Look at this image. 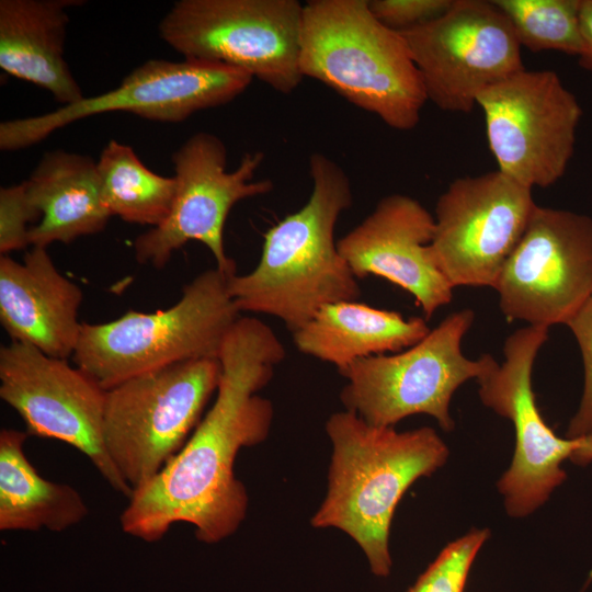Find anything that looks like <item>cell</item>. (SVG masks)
I'll list each match as a JSON object with an SVG mask.
<instances>
[{
	"label": "cell",
	"mask_w": 592,
	"mask_h": 592,
	"mask_svg": "<svg viewBox=\"0 0 592 592\" xmlns=\"http://www.w3.org/2000/svg\"><path fill=\"white\" fill-rule=\"evenodd\" d=\"M299 68L394 129L414 128L428 101L405 38L372 14L367 0L307 1Z\"/></svg>",
	"instance_id": "4"
},
{
	"label": "cell",
	"mask_w": 592,
	"mask_h": 592,
	"mask_svg": "<svg viewBox=\"0 0 592 592\" xmlns=\"http://www.w3.org/2000/svg\"><path fill=\"white\" fill-rule=\"evenodd\" d=\"M489 536L488 528H473L449 543L407 592H464L475 558Z\"/></svg>",
	"instance_id": "25"
},
{
	"label": "cell",
	"mask_w": 592,
	"mask_h": 592,
	"mask_svg": "<svg viewBox=\"0 0 592 592\" xmlns=\"http://www.w3.org/2000/svg\"><path fill=\"white\" fill-rule=\"evenodd\" d=\"M77 0H1L0 67L65 105L84 98L65 60L68 9Z\"/></svg>",
	"instance_id": "19"
},
{
	"label": "cell",
	"mask_w": 592,
	"mask_h": 592,
	"mask_svg": "<svg viewBox=\"0 0 592 592\" xmlns=\"http://www.w3.org/2000/svg\"><path fill=\"white\" fill-rule=\"evenodd\" d=\"M579 27L581 41L579 65L592 72V0H580Z\"/></svg>",
	"instance_id": "29"
},
{
	"label": "cell",
	"mask_w": 592,
	"mask_h": 592,
	"mask_svg": "<svg viewBox=\"0 0 592 592\" xmlns=\"http://www.w3.org/2000/svg\"><path fill=\"white\" fill-rule=\"evenodd\" d=\"M41 220V214L31 202L26 183L1 187L0 190V253L8 255L12 251L30 246L29 224Z\"/></svg>",
	"instance_id": "26"
},
{
	"label": "cell",
	"mask_w": 592,
	"mask_h": 592,
	"mask_svg": "<svg viewBox=\"0 0 592 592\" xmlns=\"http://www.w3.org/2000/svg\"><path fill=\"white\" fill-rule=\"evenodd\" d=\"M274 331L254 317H239L221 345L216 399L182 449L152 479L133 491L119 516L123 532L146 543L184 522L196 538L216 544L244 520L248 494L235 476L243 447L269 435L272 402L258 395L285 358Z\"/></svg>",
	"instance_id": "1"
},
{
	"label": "cell",
	"mask_w": 592,
	"mask_h": 592,
	"mask_svg": "<svg viewBox=\"0 0 592 592\" xmlns=\"http://www.w3.org/2000/svg\"><path fill=\"white\" fill-rule=\"evenodd\" d=\"M104 204L112 216L132 224L159 226L170 214L174 177L147 168L134 149L110 140L96 161Z\"/></svg>",
	"instance_id": "23"
},
{
	"label": "cell",
	"mask_w": 592,
	"mask_h": 592,
	"mask_svg": "<svg viewBox=\"0 0 592 592\" xmlns=\"http://www.w3.org/2000/svg\"><path fill=\"white\" fill-rule=\"evenodd\" d=\"M454 0H367L372 14L385 26L403 32L444 14Z\"/></svg>",
	"instance_id": "28"
},
{
	"label": "cell",
	"mask_w": 592,
	"mask_h": 592,
	"mask_svg": "<svg viewBox=\"0 0 592 592\" xmlns=\"http://www.w3.org/2000/svg\"><path fill=\"white\" fill-rule=\"evenodd\" d=\"M434 216L403 194L383 197L374 210L337 241L355 277L376 275L411 294L426 319L453 298V286L431 253Z\"/></svg>",
	"instance_id": "17"
},
{
	"label": "cell",
	"mask_w": 592,
	"mask_h": 592,
	"mask_svg": "<svg viewBox=\"0 0 592 592\" xmlns=\"http://www.w3.org/2000/svg\"><path fill=\"white\" fill-rule=\"evenodd\" d=\"M493 288L510 320L566 325L592 296V218L536 205Z\"/></svg>",
	"instance_id": "15"
},
{
	"label": "cell",
	"mask_w": 592,
	"mask_h": 592,
	"mask_svg": "<svg viewBox=\"0 0 592 592\" xmlns=\"http://www.w3.org/2000/svg\"><path fill=\"white\" fill-rule=\"evenodd\" d=\"M81 288L55 266L46 248L32 247L20 263L0 258V321L12 341L48 356L73 355L82 322Z\"/></svg>",
	"instance_id": "18"
},
{
	"label": "cell",
	"mask_w": 592,
	"mask_h": 592,
	"mask_svg": "<svg viewBox=\"0 0 592 592\" xmlns=\"http://www.w3.org/2000/svg\"><path fill=\"white\" fill-rule=\"evenodd\" d=\"M309 174L312 190L307 203L266 230L260 260L250 273L228 280L239 311L276 317L292 332L322 307L361 295L334 240L335 224L353 202L350 179L320 152L310 155Z\"/></svg>",
	"instance_id": "2"
},
{
	"label": "cell",
	"mask_w": 592,
	"mask_h": 592,
	"mask_svg": "<svg viewBox=\"0 0 592 592\" xmlns=\"http://www.w3.org/2000/svg\"><path fill=\"white\" fill-rule=\"evenodd\" d=\"M171 159L177 191L170 214L135 239L136 261L162 269L174 251L195 240L208 248L218 270L237 274L235 260L226 254L224 228L238 202L273 190L270 179L254 180L264 153L246 152L238 167L228 171L226 145L214 134L198 132Z\"/></svg>",
	"instance_id": "9"
},
{
	"label": "cell",
	"mask_w": 592,
	"mask_h": 592,
	"mask_svg": "<svg viewBox=\"0 0 592 592\" xmlns=\"http://www.w3.org/2000/svg\"><path fill=\"white\" fill-rule=\"evenodd\" d=\"M25 183L41 214L39 223L30 227L32 247L95 235L112 217L103 201L96 161L87 155L60 149L45 152Z\"/></svg>",
	"instance_id": "20"
},
{
	"label": "cell",
	"mask_w": 592,
	"mask_h": 592,
	"mask_svg": "<svg viewBox=\"0 0 592 592\" xmlns=\"http://www.w3.org/2000/svg\"><path fill=\"white\" fill-rule=\"evenodd\" d=\"M549 328L527 325L504 341V361L478 379L481 402L509 419L515 447L509 469L498 481L511 517H524L543 505L566 479L561 465L577 439L560 437L545 422L532 388V372Z\"/></svg>",
	"instance_id": "16"
},
{
	"label": "cell",
	"mask_w": 592,
	"mask_h": 592,
	"mask_svg": "<svg viewBox=\"0 0 592 592\" xmlns=\"http://www.w3.org/2000/svg\"><path fill=\"white\" fill-rule=\"evenodd\" d=\"M303 7L297 0H179L159 35L184 59L246 71L288 94L301 82Z\"/></svg>",
	"instance_id": "8"
},
{
	"label": "cell",
	"mask_w": 592,
	"mask_h": 592,
	"mask_svg": "<svg viewBox=\"0 0 592 592\" xmlns=\"http://www.w3.org/2000/svg\"><path fill=\"white\" fill-rule=\"evenodd\" d=\"M27 432L0 431V530L62 532L89 513L81 494L67 483L43 478L27 459Z\"/></svg>",
	"instance_id": "22"
},
{
	"label": "cell",
	"mask_w": 592,
	"mask_h": 592,
	"mask_svg": "<svg viewBox=\"0 0 592 592\" xmlns=\"http://www.w3.org/2000/svg\"><path fill=\"white\" fill-rule=\"evenodd\" d=\"M0 397L20 414L29 435L77 448L115 491L132 497L104 445L106 389L87 372L11 341L0 349Z\"/></svg>",
	"instance_id": "13"
},
{
	"label": "cell",
	"mask_w": 592,
	"mask_h": 592,
	"mask_svg": "<svg viewBox=\"0 0 592 592\" xmlns=\"http://www.w3.org/2000/svg\"><path fill=\"white\" fill-rule=\"evenodd\" d=\"M576 465H588L592 462V433L577 439V446L570 458Z\"/></svg>",
	"instance_id": "30"
},
{
	"label": "cell",
	"mask_w": 592,
	"mask_h": 592,
	"mask_svg": "<svg viewBox=\"0 0 592 592\" xmlns=\"http://www.w3.org/2000/svg\"><path fill=\"white\" fill-rule=\"evenodd\" d=\"M220 377L219 358H198L143 373L106 390L104 445L133 491L182 449Z\"/></svg>",
	"instance_id": "7"
},
{
	"label": "cell",
	"mask_w": 592,
	"mask_h": 592,
	"mask_svg": "<svg viewBox=\"0 0 592 592\" xmlns=\"http://www.w3.org/2000/svg\"><path fill=\"white\" fill-rule=\"evenodd\" d=\"M333 446L328 491L311 519L314 527H335L365 554L372 572L391 571L388 538L398 502L419 478L442 467L448 448L429 426L398 432L375 426L344 410L328 419Z\"/></svg>",
	"instance_id": "3"
},
{
	"label": "cell",
	"mask_w": 592,
	"mask_h": 592,
	"mask_svg": "<svg viewBox=\"0 0 592 592\" xmlns=\"http://www.w3.org/2000/svg\"><path fill=\"white\" fill-rule=\"evenodd\" d=\"M536 205L531 187L498 169L452 181L436 201L431 253L453 288H493Z\"/></svg>",
	"instance_id": "14"
},
{
	"label": "cell",
	"mask_w": 592,
	"mask_h": 592,
	"mask_svg": "<svg viewBox=\"0 0 592 592\" xmlns=\"http://www.w3.org/2000/svg\"><path fill=\"white\" fill-rule=\"evenodd\" d=\"M511 23L522 46L537 53L580 52V0H493Z\"/></svg>",
	"instance_id": "24"
},
{
	"label": "cell",
	"mask_w": 592,
	"mask_h": 592,
	"mask_svg": "<svg viewBox=\"0 0 592 592\" xmlns=\"http://www.w3.org/2000/svg\"><path fill=\"white\" fill-rule=\"evenodd\" d=\"M243 70L203 60L148 59L121 84L99 95L31 117L0 124V149L21 150L71 123L110 112H129L143 118L179 123L192 114L229 103L251 83Z\"/></svg>",
	"instance_id": "11"
},
{
	"label": "cell",
	"mask_w": 592,
	"mask_h": 592,
	"mask_svg": "<svg viewBox=\"0 0 592 592\" xmlns=\"http://www.w3.org/2000/svg\"><path fill=\"white\" fill-rule=\"evenodd\" d=\"M498 170L531 187H548L573 156L582 109L553 70L523 69L477 99Z\"/></svg>",
	"instance_id": "10"
},
{
	"label": "cell",
	"mask_w": 592,
	"mask_h": 592,
	"mask_svg": "<svg viewBox=\"0 0 592 592\" xmlns=\"http://www.w3.org/2000/svg\"><path fill=\"white\" fill-rule=\"evenodd\" d=\"M227 275L208 269L185 285L170 308L129 310L104 322H82L73 362L110 389L134 376L172 364L218 358L224 340L240 317Z\"/></svg>",
	"instance_id": "5"
},
{
	"label": "cell",
	"mask_w": 592,
	"mask_h": 592,
	"mask_svg": "<svg viewBox=\"0 0 592 592\" xmlns=\"http://www.w3.org/2000/svg\"><path fill=\"white\" fill-rule=\"evenodd\" d=\"M430 330L421 317L405 318L356 300L339 301L322 307L293 332V341L299 352L341 369L358 358L406 350Z\"/></svg>",
	"instance_id": "21"
},
{
	"label": "cell",
	"mask_w": 592,
	"mask_h": 592,
	"mask_svg": "<svg viewBox=\"0 0 592 592\" xmlns=\"http://www.w3.org/2000/svg\"><path fill=\"white\" fill-rule=\"evenodd\" d=\"M474 320V310L460 309L406 350L358 358L338 369L348 380L340 394L345 410L375 426H394L423 413L433 417L442 430L452 431L449 403L455 391L498 365L490 354L471 360L462 352Z\"/></svg>",
	"instance_id": "6"
},
{
	"label": "cell",
	"mask_w": 592,
	"mask_h": 592,
	"mask_svg": "<svg viewBox=\"0 0 592 592\" xmlns=\"http://www.w3.org/2000/svg\"><path fill=\"white\" fill-rule=\"evenodd\" d=\"M421 75L428 101L469 113L486 89L525 69L506 16L485 0H454L441 16L399 32Z\"/></svg>",
	"instance_id": "12"
},
{
	"label": "cell",
	"mask_w": 592,
	"mask_h": 592,
	"mask_svg": "<svg viewBox=\"0 0 592 592\" xmlns=\"http://www.w3.org/2000/svg\"><path fill=\"white\" fill-rule=\"evenodd\" d=\"M566 326L579 344L584 368L581 401L566 432V437L579 439L592 433V296Z\"/></svg>",
	"instance_id": "27"
}]
</instances>
